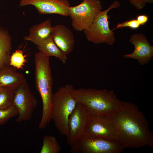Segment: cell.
<instances>
[{
    "mask_svg": "<svg viewBox=\"0 0 153 153\" xmlns=\"http://www.w3.org/2000/svg\"><path fill=\"white\" fill-rule=\"evenodd\" d=\"M61 148L56 138L54 136L47 135L43 139V144L40 153H58Z\"/></svg>",
    "mask_w": 153,
    "mask_h": 153,
    "instance_id": "ac0fdd59",
    "label": "cell"
},
{
    "mask_svg": "<svg viewBox=\"0 0 153 153\" xmlns=\"http://www.w3.org/2000/svg\"><path fill=\"white\" fill-rule=\"evenodd\" d=\"M24 75L10 66L0 72V85L14 91L26 83Z\"/></svg>",
    "mask_w": 153,
    "mask_h": 153,
    "instance_id": "5bb4252c",
    "label": "cell"
},
{
    "mask_svg": "<svg viewBox=\"0 0 153 153\" xmlns=\"http://www.w3.org/2000/svg\"><path fill=\"white\" fill-rule=\"evenodd\" d=\"M26 62L23 52L18 49L11 54L10 61V66L17 69L23 68Z\"/></svg>",
    "mask_w": 153,
    "mask_h": 153,
    "instance_id": "ffe728a7",
    "label": "cell"
},
{
    "mask_svg": "<svg viewBox=\"0 0 153 153\" xmlns=\"http://www.w3.org/2000/svg\"><path fill=\"white\" fill-rule=\"evenodd\" d=\"M117 133V141L124 148H153V134L148 123L138 106L122 101L119 109L110 118Z\"/></svg>",
    "mask_w": 153,
    "mask_h": 153,
    "instance_id": "6da1fadb",
    "label": "cell"
},
{
    "mask_svg": "<svg viewBox=\"0 0 153 153\" xmlns=\"http://www.w3.org/2000/svg\"><path fill=\"white\" fill-rule=\"evenodd\" d=\"M35 86L41 98L42 109L39 124V129L45 128L52 120L53 79L49 57L40 52L34 56Z\"/></svg>",
    "mask_w": 153,
    "mask_h": 153,
    "instance_id": "3957f363",
    "label": "cell"
},
{
    "mask_svg": "<svg viewBox=\"0 0 153 153\" xmlns=\"http://www.w3.org/2000/svg\"><path fill=\"white\" fill-rule=\"evenodd\" d=\"M3 87H2L0 85V91L1 90L2 88H3Z\"/></svg>",
    "mask_w": 153,
    "mask_h": 153,
    "instance_id": "d4e9b609",
    "label": "cell"
},
{
    "mask_svg": "<svg viewBox=\"0 0 153 153\" xmlns=\"http://www.w3.org/2000/svg\"><path fill=\"white\" fill-rule=\"evenodd\" d=\"M129 1L131 4L140 10L143 8L147 3H153V0H129Z\"/></svg>",
    "mask_w": 153,
    "mask_h": 153,
    "instance_id": "603a6c76",
    "label": "cell"
},
{
    "mask_svg": "<svg viewBox=\"0 0 153 153\" xmlns=\"http://www.w3.org/2000/svg\"><path fill=\"white\" fill-rule=\"evenodd\" d=\"M120 6V3L115 1L107 9L98 14L90 26L84 31L88 41L96 44L105 43L110 46L114 44L116 37L114 30L109 28L107 14L111 10Z\"/></svg>",
    "mask_w": 153,
    "mask_h": 153,
    "instance_id": "5b68a950",
    "label": "cell"
},
{
    "mask_svg": "<svg viewBox=\"0 0 153 153\" xmlns=\"http://www.w3.org/2000/svg\"><path fill=\"white\" fill-rule=\"evenodd\" d=\"M74 88L72 85L67 84L60 87L52 98V120L60 133L66 137L68 118L78 103L72 93Z\"/></svg>",
    "mask_w": 153,
    "mask_h": 153,
    "instance_id": "277c9868",
    "label": "cell"
},
{
    "mask_svg": "<svg viewBox=\"0 0 153 153\" xmlns=\"http://www.w3.org/2000/svg\"><path fill=\"white\" fill-rule=\"evenodd\" d=\"M72 93L90 114L109 118L118 110L122 101L117 98L112 90L74 88Z\"/></svg>",
    "mask_w": 153,
    "mask_h": 153,
    "instance_id": "7a4b0ae2",
    "label": "cell"
},
{
    "mask_svg": "<svg viewBox=\"0 0 153 153\" xmlns=\"http://www.w3.org/2000/svg\"><path fill=\"white\" fill-rule=\"evenodd\" d=\"M89 114L86 108L78 102L68 118L66 139L70 146L84 137Z\"/></svg>",
    "mask_w": 153,
    "mask_h": 153,
    "instance_id": "9c48e42d",
    "label": "cell"
},
{
    "mask_svg": "<svg viewBox=\"0 0 153 153\" xmlns=\"http://www.w3.org/2000/svg\"><path fill=\"white\" fill-rule=\"evenodd\" d=\"M14 91L3 87L0 91V109H8L12 106Z\"/></svg>",
    "mask_w": 153,
    "mask_h": 153,
    "instance_id": "d6986e66",
    "label": "cell"
},
{
    "mask_svg": "<svg viewBox=\"0 0 153 153\" xmlns=\"http://www.w3.org/2000/svg\"><path fill=\"white\" fill-rule=\"evenodd\" d=\"M52 28L51 19L49 18L30 27L29 35L24 36V39L37 46L51 35Z\"/></svg>",
    "mask_w": 153,
    "mask_h": 153,
    "instance_id": "9a60e30c",
    "label": "cell"
},
{
    "mask_svg": "<svg viewBox=\"0 0 153 153\" xmlns=\"http://www.w3.org/2000/svg\"><path fill=\"white\" fill-rule=\"evenodd\" d=\"M129 42L134 46V50L130 54L123 55V57L137 60L142 65L148 63L153 56V46L150 44L145 36L141 33L133 34Z\"/></svg>",
    "mask_w": 153,
    "mask_h": 153,
    "instance_id": "7c38bea8",
    "label": "cell"
},
{
    "mask_svg": "<svg viewBox=\"0 0 153 153\" xmlns=\"http://www.w3.org/2000/svg\"><path fill=\"white\" fill-rule=\"evenodd\" d=\"M12 105L18 112L17 122L30 120L37 105V101L31 91L27 82L14 91Z\"/></svg>",
    "mask_w": 153,
    "mask_h": 153,
    "instance_id": "ba28073f",
    "label": "cell"
},
{
    "mask_svg": "<svg viewBox=\"0 0 153 153\" xmlns=\"http://www.w3.org/2000/svg\"><path fill=\"white\" fill-rule=\"evenodd\" d=\"M71 146L72 153H120L124 148L116 141L86 137H83Z\"/></svg>",
    "mask_w": 153,
    "mask_h": 153,
    "instance_id": "52a82bcc",
    "label": "cell"
},
{
    "mask_svg": "<svg viewBox=\"0 0 153 153\" xmlns=\"http://www.w3.org/2000/svg\"><path fill=\"white\" fill-rule=\"evenodd\" d=\"M117 136L116 128L110 118L89 114L84 137L117 141Z\"/></svg>",
    "mask_w": 153,
    "mask_h": 153,
    "instance_id": "30bf717a",
    "label": "cell"
},
{
    "mask_svg": "<svg viewBox=\"0 0 153 153\" xmlns=\"http://www.w3.org/2000/svg\"><path fill=\"white\" fill-rule=\"evenodd\" d=\"M137 18L139 21L141 25L145 24L148 22V19L147 16L144 15L138 16Z\"/></svg>",
    "mask_w": 153,
    "mask_h": 153,
    "instance_id": "cb8c5ba5",
    "label": "cell"
},
{
    "mask_svg": "<svg viewBox=\"0 0 153 153\" xmlns=\"http://www.w3.org/2000/svg\"><path fill=\"white\" fill-rule=\"evenodd\" d=\"M141 24L138 19H132L122 23L118 24L113 30L124 27H128L133 29H136L141 26Z\"/></svg>",
    "mask_w": 153,
    "mask_h": 153,
    "instance_id": "7402d4cb",
    "label": "cell"
},
{
    "mask_svg": "<svg viewBox=\"0 0 153 153\" xmlns=\"http://www.w3.org/2000/svg\"><path fill=\"white\" fill-rule=\"evenodd\" d=\"M12 48L10 35L6 29L0 26V72L10 66Z\"/></svg>",
    "mask_w": 153,
    "mask_h": 153,
    "instance_id": "2e32d148",
    "label": "cell"
},
{
    "mask_svg": "<svg viewBox=\"0 0 153 153\" xmlns=\"http://www.w3.org/2000/svg\"><path fill=\"white\" fill-rule=\"evenodd\" d=\"M28 5L34 6L41 14H56L66 17L69 16L71 6L67 0H20V6Z\"/></svg>",
    "mask_w": 153,
    "mask_h": 153,
    "instance_id": "8fae6325",
    "label": "cell"
},
{
    "mask_svg": "<svg viewBox=\"0 0 153 153\" xmlns=\"http://www.w3.org/2000/svg\"><path fill=\"white\" fill-rule=\"evenodd\" d=\"M57 46L67 55L73 50L75 40L73 32L65 26L61 24L53 27L51 34Z\"/></svg>",
    "mask_w": 153,
    "mask_h": 153,
    "instance_id": "4fadbf2b",
    "label": "cell"
},
{
    "mask_svg": "<svg viewBox=\"0 0 153 153\" xmlns=\"http://www.w3.org/2000/svg\"><path fill=\"white\" fill-rule=\"evenodd\" d=\"M39 51L50 57L54 56L59 59L63 64L67 59V55L64 53L54 43L50 35L47 38L37 45Z\"/></svg>",
    "mask_w": 153,
    "mask_h": 153,
    "instance_id": "e0dca14e",
    "label": "cell"
},
{
    "mask_svg": "<svg viewBox=\"0 0 153 153\" xmlns=\"http://www.w3.org/2000/svg\"><path fill=\"white\" fill-rule=\"evenodd\" d=\"M18 114L17 110L13 105L8 109H0V125L5 124Z\"/></svg>",
    "mask_w": 153,
    "mask_h": 153,
    "instance_id": "44dd1931",
    "label": "cell"
},
{
    "mask_svg": "<svg viewBox=\"0 0 153 153\" xmlns=\"http://www.w3.org/2000/svg\"><path fill=\"white\" fill-rule=\"evenodd\" d=\"M102 9L100 0H83L78 5L70 6L69 10L72 27L79 32L88 29Z\"/></svg>",
    "mask_w": 153,
    "mask_h": 153,
    "instance_id": "8992f818",
    "label": "cell"
}]
</instances>
